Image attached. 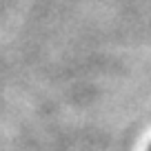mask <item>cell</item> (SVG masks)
I'll use <instances>...</instances> for the list:
<instances>
[{
    "instance_id": "1",
    "label": "cell",
    "mask_w": 151,
    "mask_h": 151,
    "mask_svg": "<svg viewBox=\"0 0 151 151\" xmlns=\"http://www.w3.org/2000/svg\"><path fill=\"white\" fill-rule=\"evenodd\" d=\"M149 151H151V145H149Z\"/></svg>"
}]
</instances>
